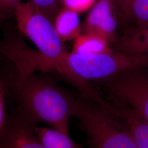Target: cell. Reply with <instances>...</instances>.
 <instances>
[{"label":"cell","mask_w":148,"mask_h":148,"mask_svg":"<svg viewBox=\"0 0 148 148\" xmlns=\"http://www.w3.org/2000/svg\"><path fill=\"white\" fill-rule=\"evenodd\" d=\"M117 11L132 27L148 24V0H114Z\"/></svg>","instance_id":"8fae6325"},{"label":"cell","mask_w":148,"mask_h":148,"mask_svg":"<svg viewBox=\"0 0 148 148\" xmlns=\"http://www.w3.org/2000/svg\"><path fill=\"white\" fill-rule=\"evenodd\" d=\"M2 21V19H1V18H0V22H1V21Z\"/></svg>","instance_id":"ac0fdd59"},{"label":"cell","mask_w":148,"mask_h":148,"mask_svg":"<svg viewBox=\"0 0 148 148\" xmlns=\"http://www.w3.org/2000/svg\"><path fill=\"white\" fill-rule=\"evenodd\" d=\"M101 81L112 96L131 108L148 124V68L124 71Z\"/></svg>","instance_id":"5b68a950"},{"label":"cell","mask_w":148,"mask_h":148,"mask_svg":"<svg viewBox=\"0 0 148 148\" xmlns=\"http://www.w3.org/2000/svg\"><path fill=\"white\" fill-rule=\"evenodd\" d=\"M116 47L123 53L148 56V24L129 28L117 42Z\"/></svg>","instance_id":"9c48e42d"},{"label":"cell","mask_w":148,"mask_h":148,"mask_svg":"<svg viewBox=\"0 0 148 148\" xmlns=\"http://www.w3.org/2000/svg\"><path fill=\"white\" fill-rule=\"evenodd\" d=\"M106 38L93 33L84 32L74 40L73 52L80 55H95L112 51Z\"/></svg>","instance_id":"7c38bea8"},{"label":"cell","mask_w":148,"mask_h":148,"mask_svg":"<svg viewBox=\"0 0 148 148\" xmlns=\"http://www.w3.org/2000/svg\"><path fill=\"white\" fill-rule=\"evenodd\" d=\"M36 127L20 112L7 120L0 134V148H46L37 137Z\"/></svg>","instance_id":"52a82bcc"},{"label":"cell","mask_w":148,"mask_h":148,"mask_svg":"<svg viewBox=\"0 0 148 148\" xmlns=\"http://www.w3.org/2000/svg\"><path fill=\"white\" fill-rule=\"evenodd\" d=\"M73 117L85 133L90 148H138L132 134L120 115L95 102L77 98Z\"/></svg>","instance_id":"7a4b0ae2"},{"label":"cell","mask_w":148,"mask_h":148,"mask_svg":"<svg viewBox=\"0 0 148 148\" xmlns=\"http://www.w3.org/2000/svg\"><path fill=\"white\" fill-rule=\"evenodd\" d=\"M21 0H0V18H5L15 14L17 7L21 4Z\"/></svg>","instance_id":"2e32d148"},{"label":"cell","mask_w":148,"mask_h":148,"mask_svg":"<svg viewBox=\"0 0 148 148\" xmlns=\"http://www.w3.org/2000/svg\"><path fill=\"white\" fill-rule=\"evenodd\" d=\"M35 132L46 148H84L83 145L73 141L68 134L53 128L36 127Z\"/></svg>","instance_id":"4fadbf2b"},{"label":"cell","mask_w":148,"mask_h":148,"mask_svg":"<svg viewBox=\"0 0 148 148\" xmlns=\"http://www.w3.org/2000/svg\"><path fill=\"white\" fill-rule=\"evenodd\" d=\"M97 0H60L63 7L79 14L90 11Z\"/></svg>","instance_id":"9a60e30c"},{"label":"cell","mask_w":148,"mask_h":148,"mask_svg":"<svg viewBox=\"0 0 148 148\" xmlns=\"http://www.w3.org/2000/svg\"><path fill=\"white\" fill-rule=\"evenodd\" d=\"M21 113L35 125L43 122L69 134L77 98L52 80L32 74L18 86Z\"/></svg>","instance_id":"6da1fadb"},{"label":"cell","mask_w":148,"mask_h":148,"mask_svg":"<svg viewBox=\"0 0 148 148\" xmlns=\"http://www.w3.org/2000/svg\"><path fill=\"white\" fill-rule=\"evenodd\" d=\"M70 65L74 72L87 81H102L131 69L148 68V56L110 52L95 55L69 53Z\"/></svg>","instance_id":"277c9868"},{"label":"cell","mask_w":148,"mask_h":148,"mask_svg":"<svg viewBox=\"0 0 148 148\" xmlns=\"http://www.w3.org/2000/svg\"><path fill=\"white\" fill-rule=\"evenodd\" d=\"M111 103L116 107L130 128L138 148H148V124L125 103L111 97Z\"/></svg>","instance_id":"ba28073f"},{"label":"cell","mask_w":148,"mask_h":148,"mask_svg":"<svg viewBox=\"0 0 148 148\" xmlns=\"http://www.w3.org/2000/svg\"><path fill=\"white\" fill-rule=\"evenodd\" d=\"M15 16L19 30L35 44L54 69H61L67 64L69 53L52 21L30 1L21 3Z\"/></svg>","instance_id":"3957f363"},{"label":"cell","mask_w":148,"mask_h":148,"mask_svg":"<svg viewBox=\"0 0 148 148\" xmlns=\"http://www.w3.org/2000/svg\"><path fill=\"white\" fill-rule=\"evenodd\" d=\"M53 25L63 42L74 40L81 34L82 30L79 14L64 7L60 9Z\"/></svg>","instance_id":"30bf717a"},{"label":"cell","mask_w":148,"mask_h":148,"mask_svg":"<svg viewBox=\"0 0 148 148\" xmlns=\"http://www.w3.org/2000/svg\"><path fill=\"white\" fill-rule=\"evenodd\" d=\"M7 120L5 115V101L3 95V90L0 83V134L3 130L7 123Z\"/></svg>","instance_id":"e0dca14e"},{"label":"cell","mask_w":148,"mask_h":148,"mask_svg":"<svg viewBox=\"0 0 148 148\" xmlns=\"http://www.w3.org/2000/svg\"><path fill=\"white\" fill-rule=\"evenodd\" d=\"M114 0H97L83 23V32L98 35L110 43L114 42L118 24Z\"/></svg>","instance_id":"8992f818"},{"label":"cell","mask_w":148,"mask_h":148,"mask_svg":"<svg viewBox=\"0 0 148 148\" xmlns=\"http://www.w3.org/2000/svg\"><path fill=\"white\" fill-rule=\"evenodd\" d=\"M30 2L53 23L60 7V0H30Z\"/></svg>","instance_id":"5bb4252c"}]
</instances>
